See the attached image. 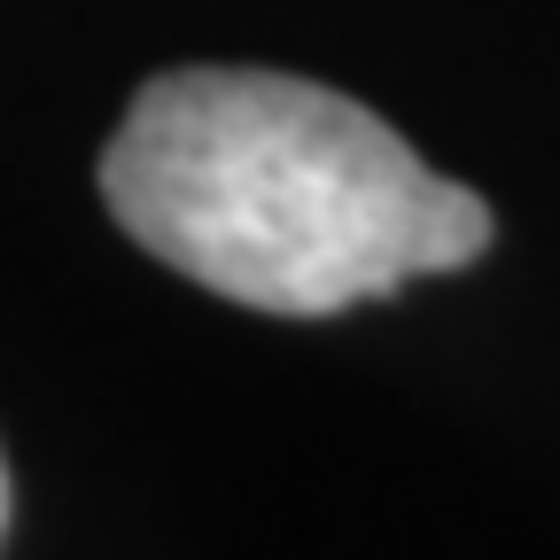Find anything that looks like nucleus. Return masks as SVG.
I'll return each instance as SVG.
<instances>
[{"label": "nucleus", "instance_id": "obj_1", "mask_svg": "<svg viewBox=\"0 0 560 560\" xmlns=\"http://www.w3.org/2000/svg\"><path fill=\"white\" fill-rule=\"evenodd\" d=\"M117 226L179 280L327 319L490 249V202L429 172L366 102L289 70H164L102 149Z\"/></svg>", "mask_w": 560, "mask_h": 560}, {"label": "nucleus", "instance_id": "obj_2", "mask_svg": "<svg viewBox=\"0 0 560 560\" xmlns=\"http://www.w3.org/2000/svg\"><path fill=\"white\" fill-rule=\"evenodd\" d=\"M0 537H9V467H0Z\"/></svg>", "mask_w": 560, "mask_h": 560}]
</instances>
